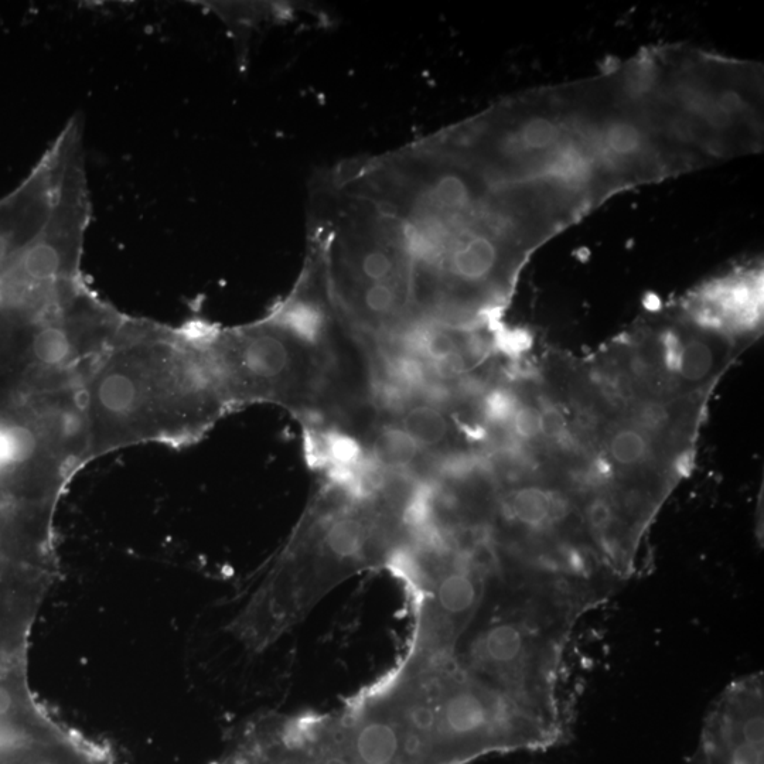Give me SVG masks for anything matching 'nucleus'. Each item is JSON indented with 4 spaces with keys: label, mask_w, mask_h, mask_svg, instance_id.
Here are the masks:
<instances>
[{
    "label": "nucleus",
    "mask_w": 764,
    "mask_h": 764,
    "mask_svg": "<svg viewBox=\"0 0 764 764\" xmlns=\"http://www.w3.org/2000/svg\"><path fill=\"white\" fill-rule=\"evenodd\" d=\"M404 501L384 483L326 474L244 617L255 643L278 637L333 586L371 568H388L407 541Z\"/></svg>",
    "instance_id": "obj_4"
},
{
    "label": "nucleus",
    "mask_w": 764,
    "mask_h": 764,
    "mask_svg": "<svg viewBox=\"0 0 764 764\" xmlns=\"http://www.w3.org/2000/svg\"><path fill=\"white\" fill-rule=\"evenodd\" d=\"M762 272H738L705 286L688 302L685 315L735 337L749 333L762 316Z\"/></svg>",
    "instance_id": "obj_10"
},
{
    "label": "nucleus",
    "mask_w": 764,
    "mask_h": 764,
    "mask_svg": "<svg viewBox=\"0 0 764 764\" xmlns=\"http://www.w3.org/2000/svg\"><path fill=\"white\" fill-rule=\"evenodd\" d=\"M763 684L762 673H753L718 695L685 764H764Z\"/></svg>",
    "instance_id": "obj_8"
},
{
    "label": "nucleus",
    "mask_w": 764,
    "mask_h": 764,
    "mask_svg": "<svg viewBox=\"0 0 764 764\" xmlns=\"http://www.w3.org/2000/svg\"><path fill=\"white\" fill-rule=\"evenodd\" d=\"M392 688L412 764H467L491 753L547 750L571 736L569 723L531 711L453 656L407 653Z\"/></svg>",
    "instance_id": "obj_5"
},
{
    "label": "nucleus",
    "mask_w": 764,
    "mask_h": 764,
    "mask_svg": "<svg viewBox=\"0 0 764 764\" xmlns=\"http://www.w3.org/2000/svg\"><path fill=\"white\" fill-rule=\"evenodd\" d=\"M207 339L234 409L279 405L308 425L339 421L373 402L370 346L308 266L264 319L207 326Z\"/></svg>",
    "instance_id": "obj_2"
},
{
    "label": "nucleus",
    "mask_w": 764,
    "mask_h": 764,
    "mask_svg": "<svg viewBox=\"0 0 764 764\" xmlns=\"http://www.w3.org/2000/svg\"><path fill=\"white\" fill-rule=\"evenodd\" d=\"M380 684H381V681H380ZM381 688H382V685H381ZM382 691H384V690H382ZM387 698H388V697H387ZM388 704H390V701H388ZM390 708H391V706H390ZM391 712H392V711H391ZM392 715H394V714H392ZM394 719H395V718H394ZM395 723H397V722H395ZM397 729H398V728H397ZM398 735H399V733H398Z\"/></svg>",
    "instance_id": "obj_12"
},
{
    "label": "nucleus",
    "mask_w": 764,
    "mask_h": 764,
    "mask_svg": "<svg viewBox=\"0 0 764 764\" xmlns=\"http://www.w3.org/2000/svg\"><path fill=\"white\" fill-rule=\"evenodd\" d=\"M73 476L29 411L0 399V503L54 511Z\"/></svg>",
    "instance_id": "obj_7"
},
{
    "label": "nucleus",
    "mask_w": 764,
    "mask_h": 764,
    "mask_svg": "<svg viewBox=\"0 0 764 764\" xmlns=\"http://www.w3.org/2000/svg\"><path fill=\"white\" fill-rule=\"evenodd\" d=\"M339 170L404 251L416 319L497 320L525 261L541 247L510 191L435 136Z\"/></svg>",
    "instance_id": "obj_1"
},
{
    "label": "nucleus",
    "mask_w": 764,
    "mask_h": 764,
    "mask_svg": "<svg viewBox=\"0 0 764 764\" xmlns=\"http://www.w3.org/2000/svg\"><path fill=\"white\" fill-rule=\"evenodd\" d=\"M80 394L90 460L142 443L191 445L235 411L203 323L175 329L126 317Z\"/></svg>",
    "instance_id": "obj_3"
},
{
    "label": "nucleus",
    "mask_w": 764,
    "mask_h": 764,
    "mask_svg": "<svg viewBox=\"0 0 764 764\" xmlns=\"http://www.w3.org/2000/svg\"><path fill=\"white\" fill-rule=\"evenodd\" d=\"M654 336V367L671 399L702 395L728 366L735 337L685 315Z\"/></svg>",
    "instance_id": "obj_9"
},
{
    "label": "nucleus",
    "mask_w": 764,
    "mask_h": 764,
    "mask_svg": "<svg viewBox=\"0 0 764 764\" xmlns=\"http://www.w3.org/2000/svg\"><path fill=\"white\" fill-rule=\"evenodd\" d=\"M36 764H57V763L51 762V760H42V762H39Z\"/></svg>",
    "instance_id": "obj_11"
},
{
    "label": "nucleus",
    "mask_w": 764,
    "mask_h": 764,
    "mask_svg": "<svg viewBox=\"0 0 764 764\" xmlns=\"http://www.w3.org/2000/svg\"><path fill=\"white\" fill-rule=\"evenodd\" d=\"M125 322L126 316L85 286L67 302L17 327L0 360V399L20 401L81 385Z\"/></svg>",
    "instance_id": "obj_6"
}]
</instances>
